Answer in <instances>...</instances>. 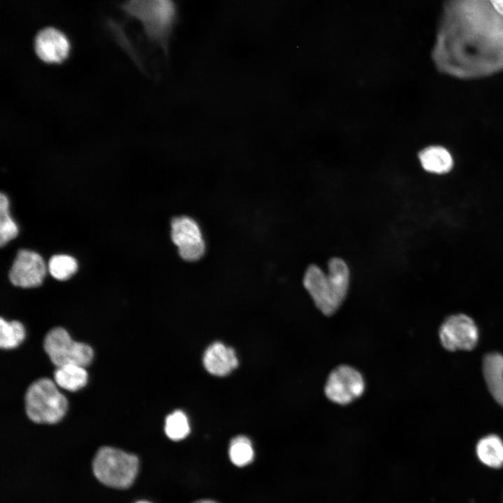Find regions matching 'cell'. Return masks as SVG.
Returning <instances> with one entry per match:
<instances>
[{"mask_svg": "<svg viewBox=\"0 0 503 503\" xmlns=\"http://www.w3.org/2000/svg\"><path fill=\"white\" fill-rule=\"evenodd\" d=\"M67 400L56 383L48 378L33 382L24 397L27 416L37 423H55L64 416Z\"/></svg>", "mask_w": 503, "mask_h": 503, "instance_id": "obj_4", "label": "cell"}, {"mask_svg": "<svg viewBox=\"0 0 503 503\" xmlns=\"http://www.w3.org/2000/svg\"><path fill=\"white\" fill-rule=\"evenodd\" d=\"M118 8L140 23L147 41L168 63L170 41L178 21L175 0H126Z\"/></svg>", "mask_w": 503, "mask_h": 503, "instance_id": "obj_1", "label": "cell"}, {"mask_svg": "<svg viewBox=\"0 0 503 503\" xmlns=\"http://www.w3.org/2000/svg\"><path fill=\"white\" fill-rule=\"evenodd\" d=\"M328 272L316 265H309L303 277V285L316 307L325 315L333 314L344 302L349 286L350 271L344 260L332 258Z\"/></svg>", "mask_w": 503, "mask_h": 503, "instance_id": "obj_2", "label": "cell"}, {"mask_svg": "<svg viewBox=\"0 0 503 503\" xmlns=\"http://www.w3.org/2000/svg\"><path fill=\"white\" fill-rule=\"evenodd\" d=\"M494 9L503 16V0H490Z\"/></svg>", "mask_w": 503, "mask_h": 503, "instance_id": "obj_20", "label": "cell"}, {"mask_svg": "<svg viewBox=\"0 0 503 503\" xmlns=\"http://www.w3.org/2000/svg\"><path fill=\"white\" fill-rule=\"evenodd\" d=\"M165 432L173 441L184 439L190 432V426L186 414L181 410L170 414L165 421Z\"/></svg>", "mask_w": 503, "mask_h": 503, "instance_id": "obj_19", "label": "cell"}, {"mask_svg": "<svg viewBox=\"0 0 503 503\" xmlns=\"http://www.w3.org/2000/svg\"><path fill=\"white\" fill-rule=\"evenodd\" d=\"M476 452L480 461L490 467L503 465V441L497 435L481 438L476 444Z\"/></svg>", "mask_w": 503, "mask_h": 503, "instance_id": "obj_14", "label": "cell"}, {"mask_svg": "<svg viewBox=\"0 0 503 503\" xmlns=\"http://www.w3.org/2000/svg\"><path fill=\"white\" fill-rule=\"evenodd\" d=\"M194 503H217V502H215L212 500H202L196 501Z\"/></svg>", "mask_w": 503, "mask_h": 503, "instance_id": "obj_21", "label": "cell"}, {"mask_svg": "<svg viewBox=\"0 0 503 503\" xmlns=\"http://www.w3.org/2000/svg\"><path fill=\"white\" fill-rule=\"evenodd\" d=\"M48 270L56 279L66 280L70 278L78 270L76 260L66 254L52 256L48 262Z\"/></svg>", "mask_w": 503, "mask_h": 503, "instance_id": "obj_17", "label": "cell"}, {"mask_svg": "<svg viewBox=\"0 0 503 503\" xmlns=\"http://www.w3.org/2000/svg\"><path fill=\"white\" fill-rule=\"evenodd\" d=\"M44 349L52 363L57 367L75 364L88 365L94 357L92 347L73 340L63 328L50 330L44 340Z\"/></svg>", "mask_w": 503, "mask_h": 503, "instance_id": "obj_5", "label": "cell"}, {"mask_svg": "<svg viewBox=\"0 0 503 503\" xmlns=\"http://www.w3.org/2000/svg\"><path fill=\"white\" fill-rule=\"evenodd\" d=\"M203 363L209 373L218 377L228 374L238 365L235 350L220 342H215L207 348Z\"/></svg>", "mask_w": 503, "mask_h": 503, "instance_id": "obj_11", "label": "cell"}, {"mask_svg": "<svg viewBox=\"0 0 503 503\" xmlns=\"http://www.w3.org/2000/svg\"><path fill=\"white\" fill-rule=\"evenodd\" d=\"M18 227L9 212V200L3 193L0 196V245L1 247L15 238Z\"/></svg>", "mask_w": 503, "mask_h": 503, "instance_id": "obj_18", "label": "cell"}, {"mask_svg": "<svg viewBox=\"0 0 503 503\" xmlns=\"http://www.w3.org/2000/svg\"><path fill=\"white\" fill-rule=\"evenodd\" d=\"M170 238L177 247L180 256L188 262L199 260L205 252V242L198 224L192 218L182 215L170 222Z\"/></svg>", "mask_w": 503, "mask_h": 503, "instance_id": "obj_6", "label": "cell"}, {"mask_svg": "<svg viewBox=\"0 0 503 503\" xmlns=\"http://www.w3.org/2000/svg\"><path fill=\"white\" fill-rule=\"evenodd\" d=\"M54 379L59 387L70 391H75L86 385L88 374L83 366L67 364L57 367L54 373Z\"/></svg>", "mask_w": 503, "mask_h": 503, "instance_id": "obj_13", "label": "cell"}, {"mask_svg": "<svg viewBox=\"0 0 503 503\" xmlns=\"http://www.w3.org/2000/svg\"><path fill=\"white\" fill-rule=\"evenodd\" d=\"M25 337L24 326L17 321L0 320V347L10 349L17 347Z\"/></svg>", "mask_w": 503, "mask_h": 503, "instance_id": "obj_16", "label": "cell"}, {"mask_svg": "<svg viewBox=\"0 0 503 503\" xmlns=\"http://www.w3.org/2000/svg\"><path fill=\"white\" fill-rule=\"evenodd\" d=\"M228 455L235 466L244 467L251 463L254 452L249 439L243 435L234 437L230 442Z\"/></svg>", "mask_w": 503, "mask_h": 503, "instance_id": "obj_15", "label": "cell"}, {"mask_svg": "<svg viewBox=\"0 0 503 503\" xmlns=\"http://www.w3.org/2000/svg\"><path fill=\"white\" fill-rule=\"evenodd\" d=\"M422 167L428 172L442 174L449 172L453 166L450 153L440 146H430L418 154Z\"/></svg>", "mask_w": 503, "mask_h": 503, "instance_id": "obj_12", "label": "cell"}, {"mask_svg": "<svg viewBox=\"0 0 503 503\" xmlns=\"http://www.w3.org/2000/svg\"><path fill=\"white\" fill-rule=\"evenodd\" d=\"M365 386L364 379L359 371L349 365H342L330 373L324 391L330 401L344 405L361 396Z\"/></svg>", "mask_w": 503, "mask_h": 503, "instance_id": "obj_7", "label": "cell"}, {"mask_svg": "<svg viewBox=\"0 0 503 503\" xmlns=\"http://www.w3.org/2000/svg\"><path fill=\"white\" fill-rule=\"evenodd\" d=\"M48 267L36 252L20 250L9 272L10 282L22 288L40 286L45 277Z\"/></svg>", "mask_w": 503, "mask_h": 503, "instance_id": "obj_10", "label": "cell"}, {"mask_svg": "<svg viewBox=\"0 0 503 503\" xmlns=\"http://www.w3.org/2000/svg\"><path fill=\"white\" fill-rule=\"evenodd\" d=\"M479 336L475 322L464 314L449 316L439 330L442 345L449 351L471 350L476 345Z\"/></svg>", "mask_w": 503, "mask_h": 503, "instance_id": "obj_8", "label": "cell"}, {"mask_svg": "<svg viewBox=\"0 0 503 503\" xmlns=\"http://www.w3.org/2000/svg\"><path fill=\"white\" fill-rule=\"evenodd\" d=\"M138 468L137 456L110 446L100 448L92 462L96 478L107 486L119 489L132 485Z\"/></svg>", "mask_w": 503, "mask_h": 503, "instance_id": "obj_3", "label": "cell"}, {"mask_svg": "<svg viewBox=\"0 0 503 503\" xmlns=\"http://www.w3.org/2000/svg\"><path fill=\"white\" fill-rule=\"evenodd\" d=\"M34 49L36 57L42 62L61 64L70 54L71 43L63 31L53 27H47L36 34Z\"/></svg>", "mask_w": 503, "mask_h": 503, "instance_id": "obj_9", "label": "cell"}, {"mask_svg": "<svg viewBox=\"0 0 503 503\" xmlns=\"http://www.w3.org/2000/svg\"><path fill=\"white\" fill-rule=\"evenodd\" d=\"M136 503H151V502H150L148 501H145V500H140V501L136 502Z\"/></svg>", "mask_w": 503, "mask_h": 503, "instance_id": "obj_22", "label": "cell"}]
</instances>
